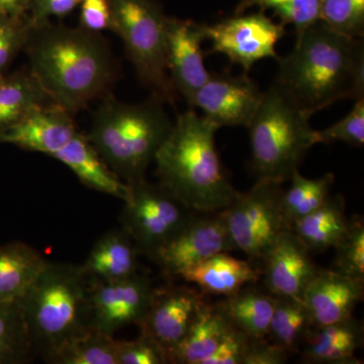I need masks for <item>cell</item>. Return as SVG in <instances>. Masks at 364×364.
I'll list each match as a JSON object with an SVG mask.
<instances>
[{"mask_svg":"<svg viewBox=\"0 0 364 364\" xmlns=\"http://www.w3.org/2000/svg\"><path fill=\"white\" fill-rule=\"evenodd\" d=\"M23 51L52 102L73 116L107 97L116 82V60L107 41L79 26L50 21L33 26Z\"/></svg>","mask_w":364,"mask_h":364,"instance_id":"cell-1","label":"cell"},{"mask_svg":"<svg viewBox=\"0 0 364 364\" xmlns=\"http://www.w3.org/2000/svg\"><path fill=\"white\" fill-rule=\"evenodd\" d=\"M277 61L273 83L311 116L340 100L364 98L363 39L341 35L323 21L311 26L293 52Z\"/></svg>","mask_w":364,"mask_h":364,"instance_id":"cell-2","label":"cell"},{"mask_svg":"<svg viewBox=\"0 0 364 364\" xmlns=\"http://www.w3.org/2000/svg\"><path fill=\"white\" fill-rule=\"evenodd\" d=\"M218 130L189 109L177 116L155 157L160 186L196 213L221 212L239 193L215 147Z\"/></svg>","mask_w":364,"mask_h":364,"instance_id":"cell-3","label":"cell"},{"mask_svg":"<svg viewBox=\"0 0 364 364\" xmlns=\"http://www.w3.org/2000/svg\"><path fill=\"white\" fill-rule=\"evenodd\" d=\"M164 104L154 95L141 104L107 95L93 114L86 136L126 183L146 178L148 167L172 130Z\"/></svg>","mask_w":364,"mask_h":364,"instance_id":"cell-4","label":"cell"},{"mask_svg":"<svg viewBox=\"0 0 364 364\" xmlns=\"http://www.w3.org/2000/svg\"><path fill=\"white\" fill-rule=\"evenodd\" d=\"M35 356L49 363L66 345L93 329L90 277L81 265H47L21 299Z\"/></svg>","mask_w":364,"mask_h":364,"instance_id":"cell-5","label":"cell"},{"mask_svg":"<svg viewBox=\"0 0 364 364\" xmlns=\"http://www.w3.org/2000/svg\"><path fill=\"white\" fill-rule=\"evenodd\" d=\"M312 116L277 85L263 91L247 128L252 168L257 181L284 183L299 170L309 150L317 144Z\"/></svg>","mask_w":364,"mask_h":364,"instance_id":"cell-6","label":"cell"},{"mask_svg":"<svg viewBox=\"0 0 364 364\" xmlns=\"http://www.w3.org/2000/svg\"><path fill=\"white\" fill-rule=\"evenodd\" d=\"M112 32L123 41L127 56L141 83L173 105L176 91L165 62V26L168 16L157 0H111Z\"/></svg>","mask_w":364,"mask_h":364,"instance_id":"cell-7","label":"cell"},{"mask_svg":"<svg viewBox=\"0 0 364 364\" xmlns=\"http://www.w3.org/2000/svg\"><path fill=\"white\" fill-rule=\"evenodd\" d=\"M282 183L257 181L247 193H238L222 210L235 250L261 263L280 235L291 229L282 210Z\"/></svg>","mask_w":364,"mask_h":364,"instance_id":"cell-8","label":"cell"},{"mask_svg":"<svg viewBox=\"0 0 364 364\" xmlns=\"http://www.w3.org/2000/svg\"><path fill=\"white\" fill-rule=\"evenodd\" d=\"M124 202L122 229L131 237L139 253L151 258L168 243L196 214L160 184L143 178L132 182Z\"/></svg>","mask_w":364,"mask_h":364,"instance_id":"cell-9","label":"cell"},{"mask_svg":"<svg viewBox=\"0 0 364 364\" xmlns=\"http://www.w3.org/2000/svg\"><path fill=\"white\" fill-rule=\"evenodd\" d=\"M210 53H220L238 64L247 74L256 62L279 58L275 46L286 36L284 26L277 23L263 11L236 14L213 26H205Z\"/></svg>","mask_w":364,"mask_h":364,"instance_id":"cell-10","label":"cell"},{"mask_svg":"<svg viewBox=\"0 0 364 364\" xmlns=\"http://www.w3.org/2000/svg\"><path fill=\"white\" fill-rule=\"evenodd\" d=\"M235 250L221 212L196 213L188 224L151 259L165 277L182 272L215 254Z\"/></svg>","mask_w":364,"mask_h":364,"instance_id":"cell-11","label":"cell"},{"mask_svg":"<svg viewBox=\"0 0 364 364\" xmlns=\"http://www.w3.org/2000/svg\"><path fill=\"white\" fill-rule=\"evenodd\" d=\"M153 291L151 280L139 273L117 282L90 279L92 327L114 336L126 326L138 325L149 308Z\"/></svg>","mask_w":364,"mask_h":364,"instance_id":"cell-12","label":"cell"},{"mask_svg":"<svg viewBox=\"0 0 364 364\" xmlns=\"http://www.w3.org/2000/svg\"><path fill=\"white\" fill-rule=\"evenodd\" d=\"M207 303L198 289L164 286L154 289L149 308L138 326L161 346L168 360Z\"/></svg>","mask_w":364,"mask_h":364,"instance_id":"cell-13","label":"cell"},{"mask_svg":"<svg viewBox=\"0 0 364 364\" xmlns=\"http://www.w3.org/2000/svg\"><path fill=\"white\" fill-rule=\"evenodd\" d=\"M263 91L247 74L235 76L229 71L210 73L193 97L191 109H202L203 117L222 127H247L257 109Z\"/></svg>","mask_w":364,"mask_h":364,"instance_id":"cell-14","label":"cell"},{"mask_svg":"<svg viewBox=\"0 0 364 364\" xmlns=\"http://www.w3.org/2000/svg\"><path fill=\"white\" fill-rule=\"evenodd\" d=\"M205 23L168 16L165 26V62L170 81L189 107L210 72L205 65L202 44L207 39Z\"/></svg>","mask_w":364,"mask_h":364,"instance_id":"cell-15","label":"cell"},{"mask_svg":"<svg viewBox=\"0 0 364 364\" xmlns=\"http://www.w3.org/2000/svg\"><path fill=\"white\" fill-rule=\"evenodd\" d=\"M260 264L265 289L274 296L303 299L306 287L318 270L310 251L291 229L280 235Z\"/></svg>","mask_w":364,"mask_h":364,"instance_id":"cell-16","label":"cell"},{"mask_svg":"<svg viewBox=\"0 0 364 364\" xmlns=\"http://www.w3.org/2000/svg\"><path fill=\"white\" fill-rule=\"evenodd\" d=\"M74 116L64 107L50 104L36 107L0 135V143L52 157L76 134Z\"/></svg>","mask_w":364,"mask_h":364,"instance_id":"cell-17","label":"cell"},{"mask_svg":"<svg viewBox=\"0 0 364 364\" xmlns=\"http://www.w3.org/2000/svg\"><path fill=\"white\" fill-rule=\"evenodd\" d=\"M364 282L330 269L318 268L303 294L314 327L340 322L353 316L363 301Z\"/></svg>","mask_w":364,"mask_h":364,"instance_id":"cell-18","label":"cell"},{"mask_svg":"<svg viewBox=\"0 0 364 364\" xmlns=\"http://www.w3.org/2000/svg\"><path fill=\"white\" fill-rule=\"evenodd\" d=\"M363 323L352 316L332 324L315 326L299 349L301 363L360 364L355 351L363 346Z\"/></svg>","mask_w":364,"mask_h":364,"instance_id":"cell-19","label":"cell"},{"mask_svg":"<svg viewBox=\"0 0 364 364\" xmlns=\"http://www.w3.org/2000/svg\"><path fill=\"white\" fill-rule=\"evenodd\" d=\"M52 158L65 164L87 188L123 202L128 200L130 186L114 173L85 134L78 132Z\"/></svg>","mask_w":364,"mask_h":364,"instance_id":"cell-20","label":"cell"},{"mask_svg":"<svg viewBox=\"0 0 364 364\" xmlns=\"http://www.w3.org/2000/svg\"><path fill=\"white\" fill-rule=\"evenodd\" d=\"M179 277L195 284L203 294L229 296L244 287L256 284L260 270L253 263L221 252L188 268Z\"/></svg>","mask_w":364,"mask_h":364,"instance_id":"cell-21","label":"cell"},{"mask_svg":"<svg viewBox=\"0 0 364 364\" xmlns=\"http://www.w3.org/2000/svg\"><path fill=\"white\" fill-rule=\"evenodd\" d=\"M138 249L123 229L112 230L98 239L90 251L83 272L91 279L117 282L138 273Z\"/></svg>","mask_w":364,"mask_h":364,"instance_id":"cell-22","label":"cell"},{"mask_svg":"<svg viewBox=\"0 0 364 364\" xmlns=\"http://www.w3.org/2000/svg\"><path fill=\"white\" fill-rule=\"evenodd\" d=\"M249 286L215 303L218 310L237 331L250 338L267 337L277 296Z\"/></svg>","mask_w":364,"mask_h":364,"instance_id":"cell-23","label":"cell"},{"mask_svg":"<svg viewBox=\"0 0 364 364\" xmlns=\"http://www.w3.org/2000/svg\"><path fill=\"white\" fill-rule=\"evenodd\" d=\"M348 224L345 198L330 195L317 210L294 223L291 230L311 254L322 253L335 247Z\"/></svg>","mask_w":364,"mask_h":364,"instance_id":"cell-24","label":"cell"},{"mask_svg":"<svg viewBox=\"0 0 364 364\" xmlns=\"http://www.w3.org/2000/svg\"><path fill=\"white\" fill-rule=\"evenodd\" d=\"M47 263L42 254L23 242L0 246V301L23 299Z\"/></svg>","mask_w":364,"mask_h":364,"instance_id":"cell-25","label":"cell"},{"mask_svg":"<svg viewBox=\"0 0 364 364\" xmlns=\"http://www.w3.org/2000/svg\"><path fill=\"white\" fill-rule=\"evenodd\" d=\"M53 102L28 67L0 75V135L36 107Z\"/></svg>","mask_w":364,"mask_h":364,"instance_id":"cell-26","label":"cell"},{"mask_svg":"<svg viewBox=\"0 0 364 364\" xmlns=\"http://www.w3.org/2000/svg\"><path fill=\"white\" fill-rule=\"evenodd\" d=\"M233 330L215 304L205 303L169 363L203 364Z\"/></svg>","mask_w":364,"mask_h":364,"instance_id":"cell-27","label":"cell"},{"mask_svg":"<svg viewBox=\"0 0 364 364\" xmlns=\"http://www.w3.org/2000/svg\"><path fill=\"white\" fill-rule=\"evenodd\" d=\"M313 327V318L303 299L277 296L267 338L291 355L299 352Z\"/></svg>","mask_w":364,"mask_h":364,"instance_id":"cell-28","label":"cell"},{"mask_svg":"<svg viewBox=\"0 0 364 364\" xmlns=\"http://www.w3.org/2000/svg\"><path fill=\"white\" fill-rule=\"evenodd\" d=\"M33 358L21 301H0V364H25Z\"/></svg>","mask_w":364,"mask_h":364,"instance_id":"cell-29","label":"cell"},{"mask_svg":"<svg viewBox=\"0 0 364 364\" xmlns=\"http://www.w3.org/2000/svg\"><path fill=\"white\" fill-rule=\"evenodd\" d=\"M291 186L282 193V210L289 226L317 210L331 193L335 176L326 173L320 178H306L299 170L294 172Z\"/></svg>","mask_w":364,"mask_h":364,"instance_id":"cell-30","label":"cell"},{"mask_svg":"<svg viewBox=\"0 0 364 364\" xmlns=\"http://www.w3.org/2000/svg\"><path fill=\"white\" fill-rule=\"evenodd\" d=\"M119 340L91 329L50 359L51 364H117Z\"/></svg>","mask_w":364,"mask_h":364,"instance_id":"cell-31","label":"cell"},{"mask_svg":"<svg viewBox=\"0 0 364 364\" xmlns=\"http://www.w3.org/2000/svg\"><path fill=\"white\" fill-rule=\"evenodd\" d=\"M253 7L263 13L269 9L282 26H293L296 39L320 21L321 0H242L235 14H244Z\"/></svg>","mask_w":364,"mask_h":364,"instance_id":"cell-32","label":"cell"},{"mask_svg":"<svg viewBox=\"0 0 364 364\" xmlns=\"http://www.w3.org/2000/svg\"><path fill=\"white\" fill-rule=\"evenodd\" d=\"M334 249L331 269L364 282V221L361 215L349 219L346 233Z\"/></svg>","mask_w":364,"mask_h":364,"instance_id":"cell-33","label":"cell"},{"mask_svg":"<svg viewBox=\"0 0 364 364\" xmlns=\"http://www.w3.org/2000/svg\"><path fill=\"white\" fill-rule=\"evenodd\" d=\"M320 21L335 32L364 37V0H321Z\"/></svg>","mask_w":364,"mask_h":364,"instance_id":"cell-34","label":"cell"},{"mask_svg":"<svg viewBox=\"0 0 364 364\" xmlns=\"http://www.w3.org/2000/svg\"><path fill=\"white\" fill-rule=\"evenodd\" d=\"M30 32L28 16L0 14V75L6 73L18 53L25 50Z\"/></svg>","mask_w":364,"mask_h":364,"instance_id":"cell-35","label":"cell"},{"mask_svg":"<svg viewBox=\"0 0 364 364\" xmlns=\"http://www.w3.org/2000/svg\"><path fill=\"white\" fill-rule=\"evenodd\" d=\"M317 144L342 142L361 148L364 144V98L356 100L353 109L341 121L322 131H316Z\"/></svg>","mask_w":364,"mask_h":364,"instance_id":"cell-36","label":"cell"},{"mask_svg":"<svg viewBox=\"0 0 364 364\" xmlns=\"http://www.w3.org/2000/svg\"><path fill=\"white\" fill-rule=\"evenodd\" d=\"M166 354L149 335L141 332L131 341L117 343V364H167Z\"/></svg>","mask_w":364,"mask_h":364,"instance_id":"cell-37","label":"cell"},{"mask_svg":"<svg viewBox=\"0 0 364 364\" xmlns=\"http://www.w3.org/2000/svg\"><path fill=\"white\" fill-rule=\"evenodd\" d=\"M79 26L91 33L112 31L111 0H81Z\"/></svg>","mask_w":364,"mask_h":364,"instance_id":"cell-38","label":"cell"},{"mask_svg":"<svg viewBox=\"0 0 364 364\" xmlns=\"http://www.w3.org/2000/svg\"><path fill=\"white\" fill-rule=\"evenodd\" d=\"M81 0H28V21L31 28L53 18H64L78 9Z\"/></svg>","mask_w":364,"mask_h":364,"instance_id":"cell-39","label":"cell"},{"mask_svg":"<svg viewBox=\"0 0 364 364\" xmlns=\"http://www.w3.org/2000/svg\"><path fill=\"white\" fill-rule=\"evenodd\" d=\"M250 337L233 330L203 364H243Z\"/></svg>","mask_w":364,"mask_h":364,"instance_id":"cell-40","label":"cell"},{"mask_svg":"<svg viewBox=\"0 0 364 364\" xmlns=\"http://www.w3.org/2000/svg\"><path fill=\"white\" fill-rule=\"evenodd\" d=\"M289 358L284 349L272 343L267 337L250 338L243 364H284Z\"/></svg>","mask_w":364,"mask_h":364,"instance_id":"cell-41","label":"cell"},{"mask_svg":"<svg viewBox=\"0 0 364 364\" xmlns=\"http://www.w3.org/2000/svg\"><path fill=\"white\" fill-rule=\"evenodd\" d=\"M28 0H0V14L13 16H28Z\"/></svg>","mask_w":364,"mask_h":364,"instance_id":"cell-42","label":"cell"}]
</instances>
